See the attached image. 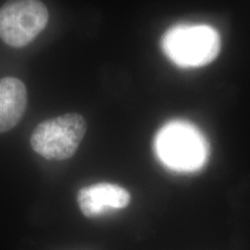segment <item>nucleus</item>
<instances>
[{
	"mask_svg": "<svg viewBox=\"0 0 250 250\" xmlns=\"http://www.w3.org/2000/svg\"><path fill=\"white\" fill-rule=\"evenodd\" d=\"M154 149L161 164L176 173L201 170L208 158L204 134L196 125L183 120L168 122L158 131Z\"/></svg>",
	"mask_w": 250,
	"mask_h": 250,
	"instance_id": "f257e3e1",
	"label": "nucleus"
},
{
	"mask_svg": "<svg viewBox=\"0 0 250 250\" xmlns=\"http://www.w3.org/2000/svg\"><path fill=\"white\" fill-rule=\"evenodd\" d=\"M162 50L180 67H202L218 57L221 48L219 33L206 24H177L165 33Z\"/></svg>",
	"mask_w": 250,
	"mask_h": 250,
	"instance_id": "f03ea898",
	"label": "nucleus"
},
{
	"mask_svg": "<svg viewBox=\"0 0 250 250\" xmlns=\"http://www.w3.org/2000/svg\"><path fill=\"white\" fill-rule=\"evenodd\" d=\"M86 131V121L81 115H62L42 122L34 130L31 147L48 160H65L77 152Z\"/></svg>",
	"mask_w": 250,
	"mask_h": 250,
	"instance_id": "7ed1b4c3",
	"label": "nucleus"
},
{
	"mask_svg": "<svg viewBox=\"0 0 250 250\" xmlns=\"http://www.w3.org/2000/svg\"><path fill=\"white\" fill-rule=\"evenodd\" d=\"M48 9L40 0H9L0 8V39L22 48L46 27Z\"/></svg>",
	"mask_w": 250,
	"mask_h": 250,
	"instance_id": "20e7f679",
	"label": "nucleus"
},
{
	"mask_svg": "<svg viewBox=\"0 0 250 250\" xmlns=\"http://www.w3.org/2000/svg\"><path fill=\"white\" fill-rule=\"evenodd\" d=\"M130 199V193L124 188L110 183L94 184L83 188L78 193V204L88 218L126 208Z\"/></svg>",
	"mask_w": 250,
	"mask_h": 250,
	"instance_id": "39448f33",
	"label": "nucleus"
},
{
	"mask_svg": "<svg viewBox=\"0 0 250 250\" xmlns=\"http://www.w3.org/2000/svg\"><path fill=\"white\" fill-rule=\"evenodd\" d=\"M27 108V89L17 78L0 79V133L13 129Z\"/></svg>",
	"mask_w": 250,
	"mask_h": 250,
	"instance_id": "423d86ee",
	"label": "nucleus"
}]
</instances>
